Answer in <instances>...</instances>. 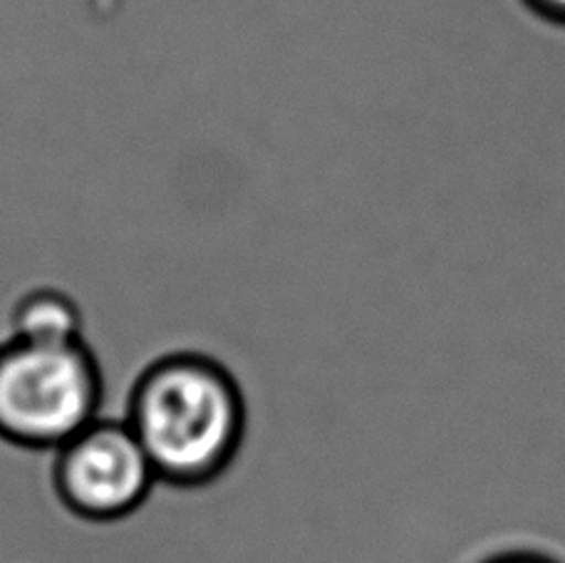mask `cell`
Instances as JSON below:
<instances>
[{"mask_svg":"<svg viewBox=\"0 0 565 563\" xmlns=\"http://www.w3.org/2000/svg\"><path fill=\"white\" fill-rule=\"evenodd\" d=\"M125 422L159 481L201 489L226 475L244 445V390L216 358L167 353L137 375Z\"/></svg>","mask_w":565,"mask_h":563,"instance_id":"6da1fadb","label":"cell"},{"mask_svg":"<svg viewBox=\"0 0 565 563\" xmlns=\"http://www.w3.org/2000/svg\"><path fill=\"white\" fill-rule=\"evenodd\" d=\"M103 402V368L85 340L0 343V439L23 449H60Z\"/></svg>","mask_w":565,"mask_h":563,"instance_id":"7a4b0ae2","label":"cell"},{"mask_svg":"<svg viewBox=\"0 0 565 563\" xmlns=\"http://www.w3.org/2000/svg\"><path fill=\"white\" fill-rule=\"evenodd\" d=\"M154 467L125 419H95L55 449L53 487L70 514L97 524L132 517L157 485Z\"/></svg>","mask_w":565,"mask_h":563,"instance_id":"3957f363","label":"cell"},{"mask_svg":"<svg viewBox=\"0 0 565 563\" xmlns=\"http://www.w3.org/2000/svg\"><path fill=\"white\" fill-rule=\"evenodd\" d=\"M10 336L33 343H77L85 340L83 310L73 296L57 288H35L20 296L8 318Z\"/></svg>","mask_w":565,"mask_h":563,"instance_id":"277c9868","label":"cell"},{"mask_svg":"<svg viewBox=\"0 0 565 563\" xmlns=\"http://www.w3.org/2000/svg\"><path fill=\"white\" fill-rule=\"evenodd\" d=\"M533 18L565 30V0H519Z\"/></svg>","mask_w":565,"mask_h":563,"instance_id":"5b68a950","label":"cell"},{"mask_svg":"<svg viewBox=\"0 0 565 563\" xmlns=\"http://www.w3.org/2000/svg\"><path fill=\"white\" fill-rule=\"evenodd\" d=\"M483 563H558V561L551 556H543V554H531V551H511V554L493 556Z\"/></svg>","mask_w":565,"mask_h":563,"instance_id":"8992f818","label":"cell"}]
</instances>
